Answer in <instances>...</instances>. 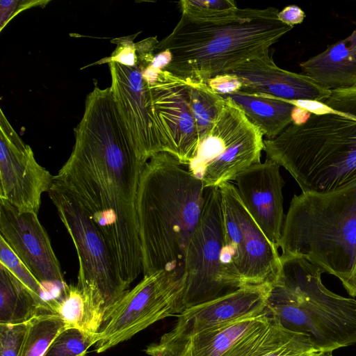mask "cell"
Here are the masks:
<instances>
[{"label":"cell","instance_id":"2e32d148","mask_svg":"<svg viewBox=\"0 0 356 356\" xmlns=\"http://www.w3.org/2000/svg\"><path fill=\"white\" fill-rule=\"evenodd\" d=\"M280 165L266 159L236 178V188L245 207L273 245L278 250L284 223Z\"/></svg>","mask_w":356,"mask_h":356},{"label":"cell","instance_id":"d6986e66","mask_svg":"<svg viewBox=\"0 0 356 356\" xmlns=\"http://www.w3.org/2000/svg\"><path fill=\"white\" fill-rule=\"evenodd\" d=\"M302 74L332 90L356 87V27L350 35L302 62Z\"/></svg>","mask_w":356,"mask_h":356},{"label":"cell","instance_id":"f1b7e54d","mask_svg":"<svg viewBox=\"0 0 356 356\" xmlns=\"http://www.w3.org/2000/svg\"><path fill=\"white\" fill-rule=\"evenodd\" d=\"M145 352L149 356H192L191 337L174 327L158 343L147 346Z\"/></svg>","mask_w":356,"mask_h":356},{"label":"cell","instance_id":"484cf974","mask_svg":"<svg viewBox=\"0 0 356 356\" xmlns=\"http://www.w3.org/2000/svg\"><path fill=\"white\" fill-rule=\"evenodd\" d=\"M97 341V333L78 327H65L43 356H86L88 350Z\"/></svg>","mask_w":356,"mask_h":356},{"label":"cell","instance_id":"1f68e13d","mask_svg":"<svg viewBox=\"0 0 356 356\" xmlns=\"http://www.w3.org/2000/svg\"><path fill=\"white\" fill-rule=\"evenodd\" d=\"M115 39L117 47L105 62H115L125 66L133 67L137 63L136 43L134 38L138 35Z\"/></svg>","mask_w":356,"mask_h":356},{"label":"cell","instance_id":"cb8c5ba5","mask_svg":"<svg viewBox=\"0 0 356 356\" xmlns=\"http://www.w3.org/2000/svg\"><path fill=\"white\" fill-rule=\"evenodd\" d=\"M65 327V322L49 311H43L29 321L22 356H43L56 336Z\"/></svg>","mask_w":356,"mask_h":356},{"label":"cell","instance_id":"ac0fdd59","mask_svg":"<svg viewBox=\"0 0 356 356\" xmlns=\"http://www.w3.org/2000/svg\"><path fill=\"white\" fill-rule=\"evenodd\" d=\"M228 73L239 77L243 92L264 93L289 101L323 103L331 92L307 75L280 68L269 52L245 62Z\"/></svg>","mask_w":356,"mask_h":356},{"label":"cell","instance_id":"44dd1931","mask_svg":"<svg viewBox=\"0 0 356 356\" xmlns=\"http://www.w3.org/2000/svg\"><path fill=\"white\" fill-rule=\"evenodd\" d=\"M43 311L52 312L48 300L35 295L0 264V324L26 323Z\"/></svg>","mask_w":356,"mask_h":356},{"label":"cell","instance_id":"9c48e42d","mask_svg":"<svg viewBox=\"0 0 356 356\" xmlns=\"http://www.w3.org/2000/svg\"><path fill=\"white\" fill-rule=\"evenodd\" d=\"M223 246L221 260L229 277L239 287L274 284L281 270L280 255L250 216L235 184H220Z\"/></svg>","mask_w":356,"mask_h":356},{"label":"cell","instance_id":"8d00e7d4","mask_svg":"<svg viewBox=\"0 0 356 356\" xmlns=\"http://www.w3.org/2000/svg\"><path fill=\"white\" fill-rule=\"evenodd\" d=\"M313 356H333L332 351L325 350V351H317Z\"/></svg>","mask_w":356,"mask_h":356},{"label":"cell","instance_id":"603a6c76","mask_svg":"<svg viewBox=\"0 0 356 356\" xmlns=\"http://www.w3.org/2000/svg\"><path fill=\"white\" fill-rule=\"evenodd\" d=\"M185 79L187 81L191 108L200 142L213 127L225 99L213 91L206 82Z\"/></svg>","mask_w":356,"mask_h":356},{"label":"cell","instance_id":"e0dca14e","mask_svg":"<svg viewBox=\"0 0 356 356\" xmlns=\"http://www.w3.org/2000/svg\"><path fill=\"white\" fill-rule=\"evenodd\" d=\"M270 284H247L212 300L184 309L175 327L189 337L210 328L259 316L266 312Z\"/></svg>","mask_w":356,"mask_h":356},{"label":"cell","instance_id":"3957f363","mask_svg":"<svg viewBox=\"0 0 356 356\" xmlns=\"http://www.w3.org/2000/svg\"><path fill=\"white\" fill-rule=\"evenodd\" d=\"M323 104L333 111L311 113L264 140L266 159L284 168L302 192H329L356 179V87L332 90Z\"/></svg>","mask_w":356,"mask_h":356},{"label":"cell","instance_id":"d590c367","mask_svg":"<svg viewBox=\"0 0 356 356\" xmlns=\"http://www.w3.org/2000/svg\"><path fill=\"white\" fill-rule=\"evenodd\" d=\"M349 295L356 296V254L352 271L348 280L342 284Z\"/></svg>","mask_w":356,"mask_h":356},{"label":"cell","instance_id":"8fae6325","mask_svg":"<svg viewBox=\"0 0 356 356\" xmlns=\"http://www.w3.org/2000/svg\"><path fill=\"white\" fill-rule=\"evenodd\" d=\"M222 246L220 191L219 187L207 188L202 216L186 253L185 309L239 288L225 272L221 260Z\"/></svg>","mask_w":356,"mask_h":356},{"label":"cell","instance_id":"52a82bcc","mask_svg":"<svg viewBox=\"0 0 356 356\" xmlns=\"http://www.w3.org/2000/svg\"><path fill=\"white\" fill-rule=\"evenodd\" d=\"M78 256L76 286L85 301L83 329L97 333L104 318L129 290L102 234L57 180L48 192Z\"/></svg>","mask_w":356,"mask_h":356},{"label":"cell","instance_id":"e575fe53","mask_svg":"<svg viewBox=\"0 0 356 356\" xmlns=\"http://www.w3.org/2000/svg\"><path fill=\"white\" fill-rule=\"evenodd\" d=\"M277 17L283 24L293 27L296 24H301L306 15L298 6L290 5L279 11Z\"/></svg>","mask_w":356,"mask_h":356},{"label":"cell","instance_id":"4dcf8cb0","mask_svg":"<svg viewBox=\"0 0 356 356\" xmlns=\"http://www.w3.org/2000/svg\"><path fill=\"white\" fill-rule=\"evenodd\" d=\"M28 322L0 324V356H22Z\"/></svg>","mask_w":356,"mask_h":356},{"label":"cell","instance_id":"836d02e7","mask_svg":"<svg viewBox=\"0 0 356 356\" xmlns=\"http://www.w3.org/2000/svg\"><path fill=\"white\" fill-rule=\"evenodd\" d=\"M209 86L220 95L241 91L243 86L239 77L232 73L217 75L206 81Z\"/></svg>","mask_w":356,"mask_h":356},{"label":"cell","instance_id":"5bb4252c","mask_svg":"<svg viewBox=\"0 0 356 356\" xmlns=\"http://www.w3.org/2000/svg\"><path fill=\"white\" fill-rule=\"evenodd\" d=\"M147 82L163 138V152L171 154L186 167L195 157L200 144L187 81L170 72L159 70L155 77Z\"/></svg>","mask_w":356,"mask_h":356},{"label":"cell","instance_id":"4316f807","mask_svg":"<svg viewBox=\"0 0 356 356\" xmlns=\"http://www.w3.org/2000/svg\"><path fill=\"white\" fill-rule=\"evenodd\" d=\"M181 15L193 22H211L234 16L239 8L232 0H181Z\"/></svg>","mask_w":356,"mask_h":356},{"label":"cell","instance_id":"5b68a950","mask_svg":"<svg viewBox=\"0 0 356 356\" xmlns=\"http://www.w3.org/2000/svg\"><path fill=\"white\" fill-rule=\"evenodd\" d=\"M281 270L266 311L287 330L310 338L316 351L356 343V300L337 295L322 282L321 268L305 258L280 255Z\"/></svg>","mask_w":356,"mask_h":356},{"label":"cell","instance_id":"6da1fadb","mask_svg":"<svg viewBox=\"0 0 356 356\" xmlns=\"http://www.w3.org/2000/svg\"><path fill=\"white\" fill-rule=\"evenodd\" d=\"M74 136L72 152L54 178L102 234L129 286L143 273L137 197L146 163L131 143L111 88L95 85L87 95Z\"/></svg>","mask_w":356,"mask_h":356},{"label":"cell","instance_id":"83f0119b","mask_svg":"<svg viewBox=\"0 0 356 356\" xmlns=\"http://www.w3.org/2000/svg\"><path fill=\"white\" fill-rule=\"evenodd\" d=\"M0 264L35 295L44 298L43 294L47 293L44 286L37 280L1 236H0Z\"/></svg>","mask_w":356,"mask_h":356},{"label":"cell","instance_id":"277c9868","mask_svg":"<svg viewBox=\"0 0 356 356\" xmlns=\"http://www.w3.org/2000/svg\"><path fill=\"white\" fill-rule=\"evenodd\" d=\"M278 13L273 7L239 8L234 16L211 22H193L181 15L172 31L159 42L156 53L171 54L164 70L206 82L268 53L293 28L280 22Z\"/></svg>","mask_w":356,"mask_h":356},{"label":"cell","instance_id":"f546056e","mask_svg":"<svg viewBox=\"0 0 356 356\" xmlns=\"http://www.w3.org/2000/svg\"><path fill=\"white\" fill-rule=\"evenodd\" d=\"M316 352L308 336L289 331L261 356H313Z\"/></svg>","mask_w":356,"mask_h":356},{"label":"cell","instance_id":"7402d4cb","mask_svg":"<svg viewBox=\"0 0 356 356\" xmlns=\"http://www.w3.org/2000/svg\"><path fill=\"white\" fill-rule=\"evenodd\" d=\"M269 319L266 311L259 316L222 324L198 333L191 337L192 356H225Z\"/></svg>","mask_w":356,"mask_h":356},{"label":"cell","instance_id":"d6a6232c","mask_svg":"<svg viewBox=\"0 0 356 356\" xmlns=\"http://www.w3.org/2000/svg\"><path fill=\"white\" fill-rule=\"evenodd\" d=\"M49 1H1V31L21 11L34 7L45 6Z\"/></svg>","mask_w":356,"mask_h":356},{"label":"cell","instance_id":"9a60e30c","mask_svg":"<svg viewBox=\"0 0 356 356\" xmlns=\"http://www.w3.org/2000/svg\"><path fill=\"white\" fill-rule=\"evenodd\" d=\"M0 236L43 285L51 284L59 290L67 285L37 213L19 212L0 199Z\"/></svg>","mask_w":356,"mask_h":356},{"label":"cell","instance_id":"ba28073f","mask_svg":"<svg viewBox=\"0 0 356 356\" xmlns=\"http://www.w3.org/2000/svg\"><path fill=\"white\" fill-rule=\"evenodd\" d=\"M211 131L200 142L186 166L204 188L218 187L235 180L243 171L261 162L263 134L230 98Z\"/></svg>","mask_w":356,"mask_h":356},{"label":"cell","instance_id":"8992f818","mask_svg":"<svg viewBox=\"0 0 356 356\" xmlns=\"http://www.w3.org/2000/svg\"><path fill=\"white\" fill-rule=\"evenodd\" d=\"M280 248L346 282L356 254V179L334 191L294 195Z\"/></svg>","mask_w":356,"mask_h":356},{"label":"cell","instance_id":"d4e9b609","mask_svg":"<svg viewBox=\"0 0 356 356\" xmlns=\"http://www.w3.org/2000/svg\"><path fill=\"white\" fill-rule=\"evenodd\" d=\"M53 314L58 316L67 327L83 329L85 301L78 286L67 284L54 298L47 299Z\"/></svg>","mask_w":356,"mask_h":356},{"label":"cell","instance_id":"7a4b0ae2","mask_svg":"<svg viewBox=\"0 0 356 356\" xmlns=\"http://www.w3.org/2000/svg\"><path fill=\"white\" fill-rule=\"evenodd\" d=\"M205 190L168 152H159L145 163L137 197L143 275L160 270L184 274L186 253L202 216Z\"/></svg>","mask_w":356,"mask_h":356},{"label":"cell","instance_id":"30bf717a","mask_svg":"<svg viewBox=\"0 0 356 356\" xmlns=\"http://www.w3.org/2000/svg\"><path fill=\"white\" fill-rule=\"evenodd\" d=\"M185 277L160 270L143 275L104 318L97 333L95 351L102 353L165 318L184 309Z\"/></svg>","mask_w":356,"mask_h":356},{"label":"cell","instance_id":"4fadbf2b","mask_svg":"<svg viewBox=\"0 0 356 356\" xmlns=\"http://www.w3.org/2000/svg\"><path fill=\"white\" fill-rule=\"evenodd\" d=\"M0 199L21 213H38L43 193L51 188L54 176L35 160L0 110Z\"/></svg>","mask_w":356,"mask_h":356},{"label":"cell","instance_id":"7c38bea8","mask_svg":"<svg viewBox=\"0 0 356 356\" xmlns=\"http://www.w3.org/2000/svg\"><path fill=\"white\" fill-rule=\"evenodd\" d=\"M113 97L138 157L144 163L163 152V141L152 102L149 83L139 63L133 67L108 63Z\"/></svg>","mask_w":356,"mask_h":356},{"label":"cell","instance_id":"ffe728a7","mask_svg":"<svg viewBox=\"0 0 356 356\" xmlns=\"http://www.w3.org/2000/svg\"><path fill=\"white\" fill-rule=\"evenodd\" d=\"M232 99L268 139H273L293 123L298 107L284 99L264 93L243 91L221 95Z\"/></svg>","mask_w":356,"mask_h":356}]
</instances>
